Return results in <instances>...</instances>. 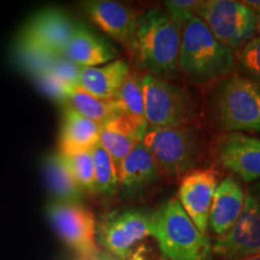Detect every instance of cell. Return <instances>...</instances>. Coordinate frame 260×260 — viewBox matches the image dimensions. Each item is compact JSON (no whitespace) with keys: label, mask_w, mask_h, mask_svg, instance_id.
Wrapping results in <instances>:
<instances>
[{"label":"cell","mask_w":260,"mask_h":260,"mask_svg":"<svg viewBox=\"0 0 260 260\" xmlns=\"http://www.w3.org/2000/svg\"><path fill=\"white\" fill-rule=\"evenodd\" d=\"M81 71H82V68L67 59L65 57L60 56L53 61L48 73H51L57 79H59L71 87H77L79 86Z\"/></svg>","instance_id":"obj_30"},{"label":"cell","mask_w":260,"mask_h":260,"mask_svg":"<svg viewBox=\"0 0 260 260\" xmlns=\"http://www.w3.org/2000/svg\"><path fill=\"white\" fill-rule=\"evenodd\" d=\"M200 5L201 2H198V0H167L164 2V6L169 16L177 23H180L182 27H184L188 21L197 16Z\"/></svg>","instance_id":"obj_29"},{"label":"cell","mask_w":260,"mask_h":260,"mask_svg":"<svg viewBox=\"0 0 260 260\" xmlns=\"http://www.w3.org/2000/svg\"><path fill=\"white\" fill-rule=\"evenodd\" d=\"M47 188L56 201L81 203L84 191L81 189L60 153L48 154L42 162Z\"/></svg>","instance_id":"obj_21"},{"label":"cell","mask_w":260,"mask_h":260,"mask_svg":"<svg viewBox=\"0 0 260 260\" xmlns=\"http://www.w3.org/2000/svg\"><path fill=\"white\" fill-rule=\"evenodd\" d=\"M100 123L81 116L70 107L63 106V117L59 132V152L61 155H71L90 151L99 144Z\"/></svg>","instance_id":"obj_18"},{"label":"cell","mask_w":260,"mask_h":260,"mask_svg":"<svg viewBox=\"0 0 260 260\" xmlns=\"http://www.w3.org/2000/svg\"><path fill=\"white\" fill-rule=\"evenodd\" d=\"M246 191L234 176H226L218 183L210 212L209 228L223 236L237 222L245 205Z\"/></svg>","instance_id":"obj_16"},{"label":"cell","mask_w":260,"mask_h":260,"mask_svg":"<svg viewBox=\"0 0 260 260\" xmlns=\"http://www.w3.org/2000/svg\"><path fill=\"white\" fill-rule=\"evenodd\" d=\"M92 154L95 171V194L112 195L119 187L118 168L100 144L92 148Z\"/></svg>","instance_id":"obj_24"},{"label":"cell","mask_w":260,"mask_h":260,"mask_svg":"<svg viewBox=\"0 0 260 260\" xmlns=\"http://www.w3.org/2000/svg\"><path fill=\"white\" fill-rule=\"evenodd\" d=\"M248 190L251 191V194L253 195V197H254L255 199L260 203V181L255 182V183H253L252 187L249 188Z\"/></svg>","instance_id":"obj_33"},{"label":"cell","mask_w":260,"mask_h":260,"mask_svg":"<svg viewBox=\"0 0 260 260\" xmlns=\"http://www.w3.org/2000/svg\"><path fill=\"white\" fill-rule=\"evenodd\" d=\"M210 112L219 132H260V84L241 75L219 80L211 93Z\"/></svg>","instance_id":"obj_3"},{"label":"cell","mask_w":260,"mask_h":260,"mask_svg":"<svg viewBox=\"0 0 260 260\" xmlns=\"http://www.w3.org/2000/svg\"><path fill=\"white\" fill-rule=\"evenodd\" d=\"M237 60L247 79L260 84V35L240 48Z\"/></svg>","instance_id":"obj_27"},{"label":"cell","mask_w":260,"mask_h":260,"mask_svg":"<svg viewBox=\"0 0 260 260\" xmlns=\"http://www.w3.org/2000/svg\"><path fill=\"white\" fill-rule=\"evenodd\" d=\"M130 73L128 63L122 59L102 67L82 68L77 87L99 99L112 100Z\"/></svg>","instance_id":"obj_19"},{"label":"cell","mask_w":260,"mask_h":260,"mask_svg":"<svg viewBox=\"0 0 260 260\" xmlns=\"http://www.w3.org/2000/svg\"><path fill=\"white\" fill-rule=\"evenodd\" d=\"M80 260H121L116 256H113L107 252H100L99 254H96L95 256H92V258H86V259H80Z\"/></svg>","instance_id":"obj_31"},{"label":"cell","mask_w":260,"mask_h":260,"mask_svg":"<svg viewBox=\"0 0 260 260\" xmlns=\"http://www.w3.org/2000/svg\"><path fill=\"white\" fill-rule=\"evenodd\" d=\"M256 32L260 34V15H256Z\"/></svg>","instance_id":"obj_34"},{"label":"cell","mask_w":260,"mask_h":260,"mask_svg":"<svg viewBox=\"0 0 260 260\" xmlns=\"http://www.w3.org/2000/svg\"><path fill=\"white\" fill-rule=\"evenodd\" d=\"M217 157L245 182L260 181V140L242 133L223 134L217 142Z\"/></svg>","instance_id":"obj_13"},{"label":"cell","mask_w":260,"mask_h":260,"mask_svg":"<svg viewBox=\"0 0 260 260\" xmlns=\"http://www.w3.org/2000/svg\"><path fill=\"white\" fill-rule=\"evenodd\" d=\"M63 106L70 107L71 110L80 113L81 116L100 123V124H104L115 116L122 115L121 107L118 106L115 99H99V98L84 92L79 87L73 89V92L69 94V96L63 103Z\"/></svg>","instance_id":"obj_22"},{"label":"cell","mask_w":260,"mask_h":260,"mask_svg":"<svg viewBox=\"0 0 260 260\" xmlns=\"http://www.w3.org/2000/svg\"><path fill=\"white\" fill-rule=\"evenodd\" d=\"M152 217V236L169 260H210L212 243L201 233L177 199L161 204Z\"/></svg>","instance_id":"obj_4"},{"label":"cell","mask_w":260,"mask_h":260,"mask_svg":"<svg viewBox=\"0 0 260 260\" xmlns=\"http://www.w3.org/2000/svg\"><path fill=\"white\" fill-rule=\"evenodd\" d=\"M34 80L41 92H44L47 96H50L51 99L57 100V102H59L61 104L67 100V98L69 96V94L71 92H73V89L76 88V87H71L69 84L64 83L63 81L57 79L56 76H53V75L48 73V71L34 77Z\"/></svg>","instance_id":"obj_28"},{"label":"cell","mask_w":260,"mask_h":260,"mask_svg":"<svg viewBox=\"0 0 260 260\" xmlns=\"http://www.w3.org/2000/svg\"><path fill=\"white\" fill-rule=\"evenodd\" d=\"M148 236H152V217L139 210L110 214L98 230L100 245L107 253L121 260L129 259L133 248Z\"/></svg>","instance_id":"obj_9"},{"label":"cell","mask_w":260,"mask_h":260,"mask_svg":"<svg viewBox=\"0 0 260 260\" xmlns=\"http://www.w3.org/2000/svg\"><path fill=\"white\" fill-rule=\"evenodd\" d=\"M47 216L58 236L80 259L102 252L96 243V222L90 210L81 203L54 201L47 206Z\"/></svg>","instance_id":"obj_8"},{"label":"cell","mask_w":260,"mask_h":260,"mask_svg":"<svg viewBox=\"0 0 260 260\" xmlns=\"http://www.w3.org/2000/svg\"><path fill=\"white\" fill-rule=\"evenodd\" d=\"M141 142L168 176L186 175L197 164L198 138L189 126L147 128Z\"/></svg>","instance_id":"obj_5"},{"label":"cell","mask_w":260,"mask_h":260,"mask_svg":"<svg viewBox=\"0 0 260 260\" xmlns=\"http://www.w3.org/2000/svg\"><path fill=\"white\" fill-rule=\"evenodd\" d=\"M117 52L105 38L92 29L77 25L69 44L63 52V57L81 68H95L116 60Z\"/></svg>","instance_id":"obj_15"},{"label":"cell","mask_w":260,"mask_h":260,"mask_svg":"<svg viewBox=\"0 0 260 260\" xmlns=\"http://www.w3.org/2000/svg\"><path fill=\"white\" fill-rule=\"evenodd\" d=\"M142 87L148 128L187 126L193 118V102L187 90L151 74L142 75Z\"/></svg>","instance_id":"obj_7"},{"label":"cell","mask_w":260,"mask_h":260,"mask_svg":"<svg viewBox=\"0 0 260 260\" xmlns=\"http://www.w3.org/2000/svg\"><path fill=\"white\" fill-rule=\"evenodd\" d=\"M236 63L233 50L214 38L199 17H193L182 30L180 70L194 83H207L229 76Z\"/></svg>","instance_id":"obj_2"},{"label":"cell","mask_w":260,"mask_h":260,"mask_svg":"<svg viewBox=\"0 0 260 260\" xmlns=\"http://www.w3.org/2000/svg\"><path fill=\"white\" fill-rule=\"evenodd\" d=\"M83 9L90 21L128 48L134 41L140 16L130 6L111 0H92L83 3Z\"/></svg>","instance_id":"obj_14"},{"label":"cell","mask_w":260,"mask_h":260,"mask_svg":"<svg viewBox=\"0 0 260 260\" xmlns=\"http://www.w3.org/2000/svg\"><path fill=\"white\" fill-rule=\"evenodd\" d=\"M15 57L22 70L32 77H37L39 75L47 73L53 61L60 56H54L50 52L18 40L15 48Z\"/></svg>","instance_id":"obj_25"},{"label":"cell","mask_w":260,"mask_h":260,"mask_svg":"<svg viewBox=\"0 0 260 260\" xmlns=\"http://www.w3.org/2000/svg\"><path fill=\"white\" fill-rule=\"evenodd\" d=\"M212 251L225 260H243L260 254V203L246 191L245 205L237 222L217 237Z\"/></svg>","instance_id":"obj_10"},{"label":"cell","mask_w":260,"mask_h":260,"mask_svg":"<svg viewBox=\"0 0 260 260\" xmlns=\"http://www.w3.org/2000/svg\"><path fill=\"white\" fill-rule=\"evenodd\" d=\"M115 100L121 107L123 115L129 116L138 124L148 128L145 117V96L141 75L130 73L117 93Z\"/></svg>","instance_id":"obj_23"},{"label":"cell","mask_w":260,"mask_h":260,"mask_svg":"<svg viewBox=\"0 0 260 260\" xmlns=\"http://www.w3.org/2000/svg\"><path fill=\"white\" fill-rule=\"evenodd\" d=\"M147 128L126 115H118L102 125L99 144L111 155L117 168L142 141Z\"/></svg>","instance_id":"obj_17"},{"label":"cell","mask_w":260,"mask_h":260,"mask_svg":"<svg viewBox=\"0 0 260 260\" xmlns=\"http://www.w3.org/2000/svg\"><path fill=\"white\" fill-rule=\"evenodd\" d=\"M77 25L61 10L46 9L29 19L18 40L54 56H63Z\"/></svg>","instance_id":"obj_11"},{"label":"cell","mask_w":260,"mask_h":260,"mask_svg":"<svg viewBox=\"0 0 260 260\" xmlns=\"http://www.w3.org/2000/svg\"><path fill=\"white\" fill-rule=\"evenodd\" d=\"M243 4L251 8L255 12V15H260V0H246L243 2Z\"/></svg>","instance_id":"obj_32"},{"label":"cell","mask_w":260,"mask_h":260,"mask_svg":"<svg viewBox=\"0 0 260 260\" xmlns=\"http://www.w3.org/2000/svg\"><path fill=\"white\" fill-rule=\"evenodd\" d=\"M63 157L81 189L84 193L95 194V171L92 149Z\"/></svg>","instance_id":"obj_26"},{"label":"cell","mask_w":260,"mask_h":260,"mask_svg":"<svg viewBox=\"0 0 260 260\" xmlns=\"http://www.w3.org/2000/svg\"><path fill=\"white\" fill-rule=\"evenodd\" d=\"M218 187V174L213 169L191 170L182 178L177 200L201 233L206 234L210 224L212 201Z\"/></svg>","instance_id":"obj_12"},{"label":"cell","mask_w":260,"mask_h":260,"mask_svg":"<svg viewBox=\"0 0 260 260\" xmlns=\"http://www.w3.org/2000/svg\"><path fill=\"white\" fill-rule=\"evenodd\" d=\"M197 17L207 25L220 44L233 51L245 46L256 32L255 12L243 2H201Z\"/></svg>","instance_id":"obj_6"},{"label":"cell","mask_w":260,"mask_h":260,"mask_svg":"<svg viewBox=\"0 0 260 260\" xmlns=\"http://www.w3.org/2000/svg\"><path fill=\"white\" fill-rule=\"evenodd\" d=\"M160 174L154 158L142 142L136 146L118 167L119 187L130 193L142 190Z\"/></svg>","instance_id":"obj_20"},{"label":"cell","mask_w":260,"mask_h":260,"mask_svg":"<svg viewBox=\"0 0 260 260\" xmlns=\"http://www.w3.org/2000/svg\"><path fill=\"white\" fill-rule=\"evenodd\" d=\"M183 27L167 11L149 10L140 16L133 52L142 69L153 76L175 74L180 69V52Z\"/></svg>","instance_id":"obj_1"},{"label":"cell","mask_w":260,"mask_h":260,"mask_svg":"<svg viewBox=\"0 0 260 260\" xmlns=\"http://www.w3.org/2000/svg\"><path fill=\"white\" fill-rule=\"evenodd\" d=\"M243 260H260V254H256V255L249 256V258H247V259H243Z\"/></svg>","instance_id":"obj_35"}]
</instances>
